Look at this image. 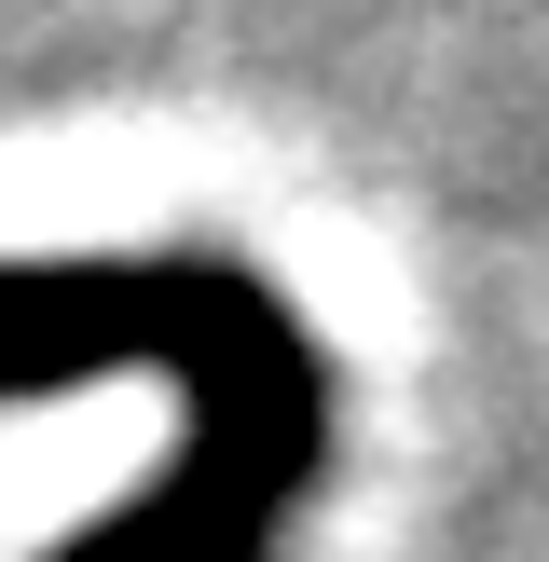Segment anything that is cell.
<instances>
[{
  "label": "cell",
  "mask_w": 549,
  "mask_h": 562,
  "mask_svg": "<svg viewBox=\"0 0 549 562\" xmlns=\"http://www.w3.org/2000/svg\"><path fill=\"white\" fill-rule=\"evenodd\" d=\"M82 371H192L206 439L82 562H261L274 508L316 481V357L289 302L234 261H0V398Z\"/></svg>",
  "instance_id": "cell-1"
}]
</instances>
